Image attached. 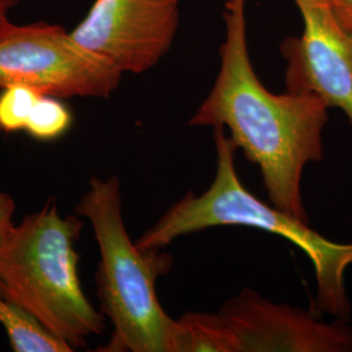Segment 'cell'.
Returning a JSON list of instances; mask_svg holds the SVG:
<instances>
[{"instance_id": "cell-1", "label": "cell", "mask_w": 352, "mask_h": 352, "mask_svg": "<svg viewBox=\"0 0 352 352\" xmlns=\"http://www.w3.org/2000/svg\"><path fill=\"white\" fill-rule=\"evenodd\" d=\"M225 20L219 72L189 126L227 128L235 148L258 166L269 202L309 222L302 173L324 158L329 107L311 93L276 94L265 88L250 56L244 6L226 8Z\"/></svg>"}, {"instance_id": "cell-2", "label": "cell", "mask_w": 352, "mask_h": 352, "mask_svg": "<svg viewBox=\"0 0 352 352\" xmlns=\"http://www.w3.org/2000/svg\"><path fill=\"white\" fill-rule=\"evenodd\" d=\"M217 173L213 183L200 196L188 190L144 232L140 250H164L174 240L218 226L258 228L299 247L315 267L317 312L349 320L351 302L346 289V272L352 265V244L327 239L309 227V222L261 201L245 188L236 173V148L225 128H213Z\"/></svg>"}, {"instance_id": "cell-3", "label": "cell", "mask_w": 352, "mask_h": 352, "mask_svg": "<svg viewBox=\"0 0 352 352\" xmlns=\"http://www.w3.org/2000/svg\"><path fill=\"white\" fill-rule=\"evenodd\" d=\"M75 213L88 219L100 248L96 273L101 312L113 324L103 352H177V320L164 312L158 278L174 260L162 250H140L126 231L118 176H93Z\"/></svg>"}, {"instance_id": "cell-4", "label": "cell", "mask_w": 352, "mask_h": 352, "mask_svg": "<svg viewBox=\"0 0 352 352\" xmlns=\"http://www.w3.org/2000/svg\"><path fill=\"white\" fill-rule=\"evenodd\" d=\"M82 227L78 214L63 217L49 200L0 238V291L74 351L106 329L78 277Z\"/></svg>"}, {"instance_id": "cell-5", "label": "cell", "mask_w": 352, "mask_h": 352, "mask_svg": "<svg viewBox=\"0 0 352 352\" xmlns=\"http://www.w3.org/2000/svg\"><path fill=\"white\" fill-rule=\"evenodd\" d=\"M123 72L64 28L0 19V89L24 85L55 98H109Z\"/></svg>"}, {"instance_id": "cell-6", "label": "cell", "mask_w": 352, "mask_h": 352, "mask_svg": "<svg viewBox=\"0 0 352 352\" xmlns=\"http://www.w3.org/2000/svg\"><path fill=\"white\" fill-rule=\"evenodd\" d=\"M182 0H96L72 33L123 74H144L170 51Z\"/></svg>"}, {"instance_id": "cell-7", "label": "cell", "mask_w": 352, "mask_h": 352, "mask_svg": "<svg viewBox=\"0 0 352 352\" xmlns=\"http://www.w3.org/2000/svg\"><path fill=\"white\" fill-rule=\"evenodd\" d=\"M294 1L302 14V33L282 43L286 91L318 96L329 109L343 111L352 126V36L327 0Z\"/></svg>"}, {"instance_id": "cell-8", "label": "cell", "mask_w": 352, "mask_h": 352, "mask_svg": "<svg viewBox=\"0 0 352 352\" xmlns=\"http://www.w3.org/2000/svg\"><path fill=\"white\" fill-rule=\"evenodd\" d=\"M239 352H350L352 325L327 324L311 311L277 304L244 289L219 308Z\"/></svg>"}, {"instance_id": "cell-9", "label": "cell", "mask_w": 352, "mask_h": 352, "mask_svg": "<svg viewBox=\"0 0 352 352\" xmlns=\"http://www.w3.org/2000/svg\"><path fill=\"white\" fill-rule=\"evenodd\" d=\"M0 327L4 329L14 352H71L74 349L59 340L29 315L24 308L0 291Z\"/></svg>"}, {"instance_id": "cell-10", "label": "cell", "mask_w": 352, "mask_h": 352, "mask_svg": "<svg viewBox=\"0 0 352 352\" xmlns=\"http://www.w3.org/2000/svg\"><path fill=\"white\" fill-rule=\"evenodd\" d=\"M177 325V352H239L236 338L221 314L187 312Z\"/></svg>"}, {"instance_id": "cell-11", "label": "cell", "mask_w": 352, "mask_h": 352, "mask_svg": "<svg viewBox=\"0 0 352 352\" xmlns=\"http://www.w3.org/2000/svg\"><path fill=\"white\" fill-rule=\"evenodd\" d=\"M72 126V113L59 98L42 96L37 102L25 132L38 141L62 138Z\"/></svg>"}, {"instance_id": "cell-12", "label": "cell", "mask_w": 352, "mask_h": 352, "mask_svg": "<svg viewBox=\"0 0 352 352\" xmlns=\"http://www.w3.org/2000/svg\"><path fill=\"white\" fill-rule=\"evenodd\" d=\"M41 94L36 89L11 85L0 93V131L13 133L25 131Z\"/></svg>"}, {"instance_id": "cell-13", "label": "cell", "mask_w": 352, "mask_h": 352, "mask_svg": "<svg viewBox=\"0 0 352 352\" xmlns=\"http://www.w3.org/2000/svg\"><path fill=\"white\" fill-rule=\"evenodd\" d=\"M340 25L352 36V0H327Z\"/></svg>"}, {"instance_id": "cell-14", "label": "cell", "mask_w": 352, "mask_h": 352, "mask_svg": "<svg viewBox=\"0 0 352 352\" xmlns=\"http://www.w3.org/2000/svg\"><path fill=\"white\" fill-rule=\"evenodd\" d=\"M14 210L16 205L12 196L0 190V238L14 225Z\"/></svg>"}, {"instance_id": "cell-15", "label": "cell", "mask_w": 352, "mask_h": 352, "mask_svg": "<svg viewBox=\"0 0 352 352\" xmlns=\"http://www.w3.org/2000/svg\"><path fill=\"white\" fill-rule=\"evenodd\" d=\"M21 0H0V19L7 17L8 12L14 8Z\"/></svg>"}, {"instance_id": "cell-16", "label": "cell", "mask_w": 352, "mask_h": 352, "mask_svg": "<svg viewBox=\"0 0 352 352\" xmlns=\"http://www.w3.org/2000/svg\"><path fill=\"white\" fill-rule=\"evenodd\" d=\"M245 1H247V0H226V8L245 6Z\"/></svg>"}]
</instances>
